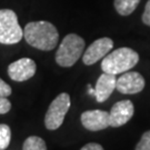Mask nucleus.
<instances>
[{
  "label": "nucleus",
  "mask_w": 150,
  "mask_h": 150,
  "mask_svg": "<svg viewBox=\"0 0 150 150\" xmlns=\"http://www.w3.org/2000/svg\"><path fill=\"white\" fill-rule=\"evenodd\" d=\"M23 37L31 47L50 51L57 46L59 33L52 23L48 21H32L26 25Z\"/></svg>",
  "instance_id": "obj_1"
},
{
  "label": "nucleus",
  "mask_w": 150,
  "mask_h": 150,
  "mask_svg": "<svg viewBox=\"0 0 150 150\" xmlns=\"http://www.w3.org/2000/svg\"><path fill=\"white\" fill-rule=\"evenodd\" d=\"M139 61V54L134 49L122 47L113 50L102 58L101 69L103 72L118 75L129 71Z\"/></svg>",
  "instance_id": "obj_2"
},
{
  "label": "nucleus",
  "mask_w": 150,
  "mask_h": 150,
  "mask_svg": "<svg viewBox=\"0 0 150 150\" xmlns=\"http://www.w3.org/2000/svg\"><path fill=\"white\" fill-rule=\"evenodd\" d=\"M85 50V40L76 35L69 33L62 39L56 54V62L61 67H71L79 60Z\"/></svg>",
  "instance_id": "obj_3"
},
{
  "label": "nucleus",
  "mask_w": 150,
  "mask_h": 150,
  "mask_svg": "<svg viewBox=\"0 0 150 150\" xmlns=\"http://www.w3.org/2000/svg\"><path fill=\"white\" fill-rule=\"evenodd\" d=\"M23 37V30L18 22L16 12L11 9H0V43L15 45Z\"/></svg>",
  "instance_id": "obj_4"
},
{
  "label": "nucleus",
  "mask_w": 150,
  "mask_h": 150,
  "mask_svg": "<svg viewBox=\"0 0 150 150\" xmlns=\"http://www.w3.org/2000/svg\"><path fill=\"white\" fill-rule=\"evenodd\" d=\"M71 105L70 96L62 92L54 98L50 103L45 117V126L48 130H56L62 125L64 117Z\"/></svg>",
  "instance_id": "obj_5"
},
{
  "label": "nucleus",
  "mask_w": 150,
  "mask_h": 150,
  "mask_svg": "<svg viewBox=\"0 0 150 150\" xmlns=\"http://www.w3.org/2000/svg\"><path fill=\"white\" fill-rule=\"evenodd\" d=\"M113 47V41L108 37L97 39L87 48L85 54H82V61L87 66L96 64L97 61L105 58Z\"/></svg>",
  "instance_id": "obj_6"
},
{
  "label": "nucleus",
  "mask_w": 150,
  "mask_h": 150,
  "mask_svg": "<svg viewBox=\"0 0 150 150\" xmlns=\"http://www.w3.org/2000/svg\"><path fill=\"white\" fill-rule=\"evenodd\" d=\"M145 88V79L139 72L126 71L116 82V89L123 95H134Z\"/></svg>",
  "instance_id": "obj_7"
},
{
  "label": "nucleus",
  "mask_w": 150,
  "mask_h": 150,
  "mask_svg": "<svg viewBox=\"0 0 150 150\" xmlns=\"http://www.w3.org/2000/svg\"><path fill=\"white\" fill-rule=\"evenodd\" d=\"M37 70V64L30 58H21L11 62L8 67V75L13 81L22 82L32 78Z\"/></svg>",
  "instance_id": "obj_8"
},
{
  "label": "nucleus",
  "mask_w": 150,
  "mask_h": 150,
  "mask_svg": "<svg viewBox=\"0 0 150 150\" xmlns=\"http://www.w3.org/2000/svg\"><path fill=\"white\" fill-rule=\"evenodd\" d=\"M81 123L90 131H99L110 127V113L103 110H87L81 115Z\"/></svg>",
  "instance_id": "obj_9"
},
{
  "label": "nucleus",
  "mask_w": 150,
  "mask_h": 150,
  "mask_svg": "<svg viewBox=\"0 0 150 150\" xmlns=\"http://www.w3.org/2000/svg\"><path fill=\"white\" fill-rule=\"evenodd\" d=\"M134 112V103L130 100H121L116 102L110 110V126L121 127L132 118Z\"/></svg>",
  "instance_id": "obj_10"
},
{
  "label": "nucleus",
  "mask_w": 150,
  "mask_h": 150,
  "mask_svg": "<svg viewBox=\"0 0 150 150\" xmlns=\"http://www.w3.org/2000/svg\"><path fill=\"white\" fill-rule=\"evenodd\" d=\"M117 78L116 75L103 72L97 80L95 87V97L98 102H105L111 96L113 90L116 89Z\"/></svg>",
  "instance_id": "obj_11"
},
{
  "label": "nucleus",
  "mask_w": 150,
  "mask_h": 150,
  "mask_svg": "<svg viewBox=\"0 0 150 150\" xmlns=\"http://www.w3.org/2000/svg\"><path fill=\"white\" fill-rule=\"evenodd\" d=\"M139 2L140 0H115L113 5L119 15L129 16L136 10Z\"/></svg>",
  "instance_id": "obj_12"
},
{
  "label": "nucleus",
  "mask_w": 150,
  "mask_h": 150,
  "mask_svg": "<svg viewBox=\"0 0 150 150\" xmlns=\"http://www.w3.org/2000/svg\"><path fill=\"white\" fill-rule=\"evenodd\" d=\"M22 150H47L45 140L37 136H30L25 140Z\"/></svg>",
  "instance_id": "obj_13"
},
{
  "label": "nucleus",
  "mask_w": 150,
  "mask_h": 150,
  "mask_svg": "<svg viewBox=\"0 0 150 150\" xmlns=\"http://www.w3.org/2000/svg\"><path fill=\"white\" fill-rule=\"evenodd\" d=\"M11 130L8 125H0V150H5L10 145Z\"/></svg>",
  "instance_id": "obj_14"
},
{
  "label": "nucleus",
  "mask_w": 150,
  "mask_h": 150,
  "mask_svg": "<svg viewBox=\"0 0 150 150\" xmlns=\"http://www.w3.org/2000/svg\"><path fill=\"white\" fill-rule=\"evenodd\" d=\"M136 150H150V130L142 134L140 141L136 146Z\"/></svg>",
  "instance_id": "obj_15"
},
{
  "label": "nucleus",
  "mask_w": 150,
  "mask_h": 150,
  "mask_svg": "<svg viewBox=\"0 0 150 150\" xmlns=\"http://www.w3.org/2000/svg\"><path fill=\"white\" fill-rule=\"evenodd\" d=\"M11 109V102L7 99V97H0V115L9 112Z\"/></svg>",
  "instance_id": "obj_16"
},
{
  "label": "nucleus",
  "mask_w": 150,
  "mask_h": 150,
  "mask_svg": "<svg viewBox=\"0 0 150 150\" xmlns=\"http://www.w3.org/2000/svg\"><path fill=\"white\" fill-rule=\"evenodd\" d=\"M11 87L0 78V97H8L11 95Z\"/></svg>",
  "instance_id": "obj_17"
},
{
  "label": "nucleus",
  "mask_w": 150,
  "mask_h": 150,
  "mask_svg": "<svg viewBox=\"0 0 150 150\" xmlns=\"http://www.w3.org/2000/svg\"><path fill=\"white\" fill-rule=\"evenodd\" d=\"M142 21L145 25L150 26V0H148V2L146 5L145 11H144V15H142Z\"/></svg>",
  "instance_id": "obj_18"
},
{
  "label": "nucleus",
  "mask_w": 150,
  "mask_h": 150,
  "mask_svg": "<svg viewBox=\"0 0 150 150\" xmlns=\"http://www.w3.org/2000/svg\"><path fill=\"white\" fill-rule=\"evenodd\" d=\"M80 150H103L101 145H99V144H96V142H89V144H87L85 145Z\"/></svg>",
  "instance_id": "obj_19"
},
{
  "label": "nucleus",
  "mask_w": 150,
  "mask_h": 150,
  "mask_svg": "<svg viewBox=\"0 0 150 150\" xmlns=\"http://www.w3.org/2000/svg\"><path fill=\"white\" fill-rule=\"evenodd\" d=\"M88 92H89V95H91V96H95V89L91 88L90 85H88Z\"/></svg>",
  "instance_id": "obj_20"
}]
</instances>
